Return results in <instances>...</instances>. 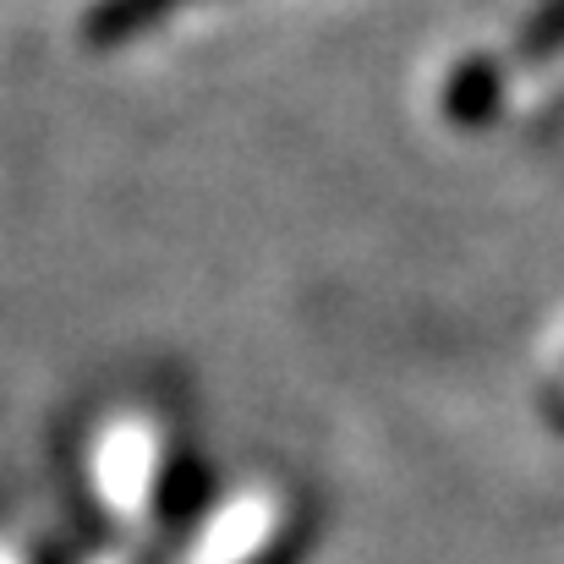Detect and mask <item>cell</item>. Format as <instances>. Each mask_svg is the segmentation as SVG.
I'll return each mask as SVG.
<instances>
[{"mask_svg": "<svg viewBox=\"0 0 564 564\" xmlns=\"http://www.w3.org/2000/svg\"><path fill=\"white\" fill-rule=\"evenodd\" d=\"M263 538H269V510L258 516V505H241L236 521H225V527L197 549V560L192 564H247L252 554H258Z\"/></svg>", "mask_w": 564, "mask_h": 564, "instance_id": "6da1fadb", "label": "cell"}]
</instances>
